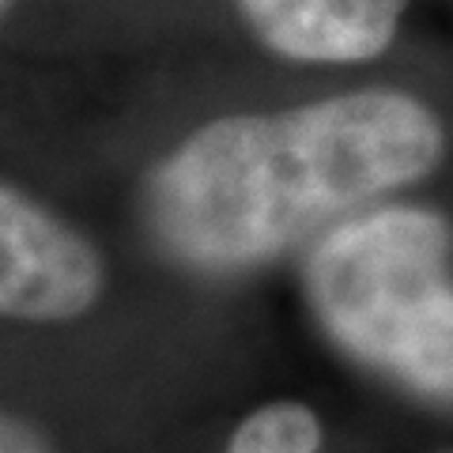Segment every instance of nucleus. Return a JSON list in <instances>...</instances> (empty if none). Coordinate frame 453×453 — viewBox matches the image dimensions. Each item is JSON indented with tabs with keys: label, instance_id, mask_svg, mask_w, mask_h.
<instances>
[{
	"label": "nucleus",
	"instance_id": "7",
	"mask_svg": "<svg viewBox=\"0 0 453 453\" xmlns=\"http://www.w3.org/2000/svg\"><path fill=\"white\" fill-rule=\"evenodd\" d=\"M0 8H4V0H0Z\"/></svg>",
	"mask_w": 453,
	"mask_h": 453
},
{
	"label": "nucleus",
	"instance_id": "6",
	"mask_svg": "<svg viewBox=\"0 0 453 453\" xmlns=\"http://www.w3.org/2000/svg\"><path fill=\"white\" fill-rule=\"evenodd\" d=\"M0 453H50V442L31 423L0 412Z\"/></svg>",
	"mask_w": 453,
	"mask_h": 453
},
{
	"label": "nucleus",
	"instance_id": "4",
	"mask_svg": "<svg viewBox=\"0 0 453 453\" xmlns=\"http://www.w3.org/2000/svg\"><path fill=\"white\" fill-rule=\"evenodd\" d=\"M273 53L306 65H356L386 53L408 0H234Z\"/></svg>",
	"mask_w": 453,
	"mask_h": 453
},
{
	"label": "nucleus",
	"instance_id": "3",
	"mask_svg": "<svg viewBox=\"0 0 453 453\" xmlns=\"http://www.w3.org/2000/svg\"><path fill=\"white\" fill-rule=\"evenodd\" d=\"M103 280L88 238L0 181V318L73 321L95 306Z\"/></svg>",
	"mask_w": 453,
	"mask_h": 453
},
{
	"label": "nucleus",
	"instance_id": "1",
	"mask_svg": "<svg viewBox=\"0 0 453 453\" xmlns=\"http://www.w3.org/2000/svg\"><path fill=\"white\" fill-rule=\"evenodd\" d=\"M446 125L396 88L348 91L189 133L151 170V242L196 276H242L416 186L442 163Z\"/></svg>",
	"mask_w": 453,
	"mask_h": 453
},
{
	"label": "nucleus",
	"instance_id": "2",
	"mask_svg": "<svg viewBox=\"0 0 453 453\" xmlns=\"http://www.w3.org/2000/svg\"><path fill=\"white\" fill-rule=\"evenodd\" d=\"M453 234L431 208L386 204L336 223L306 257L310 314L363 371L453 412Z\"/></svg>",
	"mask_w": 453,
	"mask_h": 453
},
{
	"label": "nucleus",
	"instance_id": "5",
	"mask_svg": "<svg viewBox=\"0 0 453 453\" xmlns=\"http://www.w3.org/2000/svg\"><path fill=\"white\" fill-rule=\"evenodd\" d=\"M321 419L299 401H273L234 427L226 453H321Z\"/></svg>",
	"mask_w": 453,
	"mask_h": 453
}]
</instances>
